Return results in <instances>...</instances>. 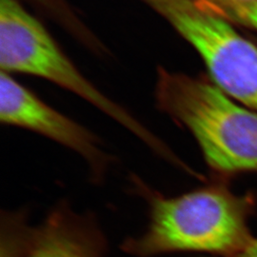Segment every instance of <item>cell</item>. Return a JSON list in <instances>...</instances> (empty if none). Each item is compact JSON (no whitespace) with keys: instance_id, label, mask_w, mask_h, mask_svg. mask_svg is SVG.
<instances>
[{"instance_id":"1","label":"cell","mask_w":257,"mask_h":257,"mask_svg":"<svg viewBox=\"0 0 257 257\" xmlns=\"http://www.w3.org/2000/svg\"><path fill=\"white\" fill-rule=\"evenodd\" d=\"M150 221L143 234L123 243L125 252L154 257L174 252L235 256L251 240V201L222 184H212L175 197L145 191Z\"/></svg>"},{"instance_id":"2","label":"cell","mask_w":257,"mask_h":257,"mask_svg":"<svg viewBox=\"0 0 257 257\" xmlns=\"http://www.w3.org/2000/svg\"><path fill=\"white\" fill-rule=\"evenodd\" d=\"M158 108L187 128L217 175L257 173V111L231 99L212 81L159 68Z\"/></svg>"},{"instance_id":"3","label":"cell","mask_w":257,"mask_h":257,"mask_svg":"<svg viewBox=\"0 0 257 257\" xmlns=\"http://www.w3.org/2000/svg\"><path fill=\"white\" fill-rule=\"evenodd\" d=\"M0 68L7 74L36 75L64 88L128 128L160 156L179 162L150 130L89 81L17 0H0Z\"/></svg>"},{"instance_id":"4","label":"cell","mask_w":257,"mask_h":257,"mask_svg":"<svg viewBox=\"0 0 257 257\" xmlns=\"http://www.w3.org/2000/svg\"><path fill=\"white\" fill-rule=\"evenodd\" d=\"M158 13L201 57L212 83L257 111V47L206 0H140Z\"/></svg>"},{"instance_id":"5","label":"cell","mask_w":257,"mask_h":257,"mask_svg":"<svg viewBox=\"0 0 257 257\" xmlns=\"http://www.w3.org/2000/svg\"><path fill=\"white\" fill-rule=\"evenodd\" d=\"M0 121L35 132L73 150L88 162L98 179L107 170L109 159L98 138L4 72L0 74Z\"/></svg>"},{"instance_id":"6","label":"cell","mask_w":257,"mask_h":257,"mask_svg":"<svg viewBox=\"0 0 257 257\" xmlns=\"http://www.w3.org/2000/svg\"><path fill=\"white\" fill-rule=\"evenodd\" d=\"M2 257H104L106 239L90 215L58 206L37 227L8 220Z\"/></svg>"},{"instance_id":"7","label":"cell","mask_w":257,"mask_h":257,"mask_svg":"<svg viewBox=\"0 0 257 257\" xmlns=\"http://www.w3.org/2000/svg\"><path fill=\"white\" fill-rule=\"evenodd\" d=\"M226 17L257 31V0L240 4H220L216 7Z\"/></svg>"},{"instance_id":"8","label":"cell","mask_w":257,"mask_h":257,"mask_svg":"<svg viewBox=\"0 0 257 257\" xmlns=\"http://www.w3.org/2000/svg\"><path fill=\"white\" fill-rule=\"evenodd\" d=\"M233 257H257V238H251L247 246Z\"/></svg>"},{"instance_id":"9","label":"cell","mask_w":257,"mask_h":257,"mask_svg":"<svg viewBox=\"0 0 257 257\" xmlns=\"http://www.w3.org/2000/svg\"><path fill=\"white\" fill-rule=\"evenodd\" d=\"M220 4H240V3H248L256 0H215Z\"/></svg>"}]
</instances>
